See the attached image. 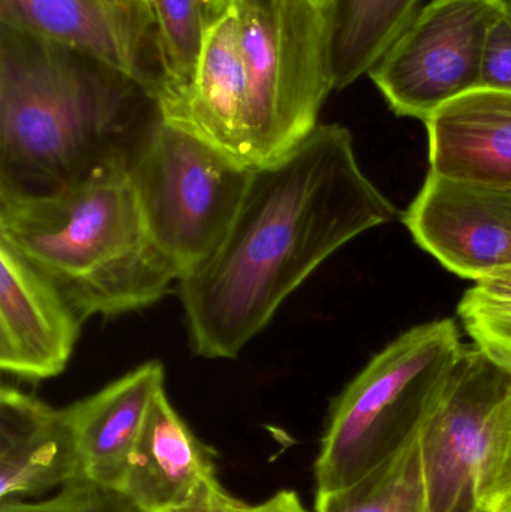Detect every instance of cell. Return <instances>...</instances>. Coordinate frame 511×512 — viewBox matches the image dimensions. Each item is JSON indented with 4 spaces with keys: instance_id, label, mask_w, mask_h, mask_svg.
<instances>
[{
    "instance_id": "28",
    "label": "cell",
    "mask_w": 511,
    "mask_h": 512,
    "mask_svg": "<svg viewBox=\"0 0 511 512\" xmlns=\"http://www.w3.org/2000/svg\"><path fill=\"white\" fill-rule=\"evenodd\" d=\"M204 2H206L207 8H209L210 14L213 17H218L219 14L230 8L234 0H204Z\"/></svg>"
},
{
    "instance_id": "22",
    "label": "cell",
    "mask_w": 511,
    "mask_h": 512,
    "mask_svg": "<svg viewBox=\"0 0 511 512\" xmlns=\"http://www.w3.org/2000/svg\"><path fill=\"white\" fill-rule=\"evenodd\" d=\"M0 512H144L125 493L80 475L45 501H11Z\"/></svg>"
},
{
    "instance_id": "11",
    "label": "cell",
    "mask_w": 511,
    "mask_h": 512,
    "mask_svg": "<svg viewBox=\"0 0 511 512\" xmlns=\"http://www.w3.org/2000/svg\"><path fill=\"white\" fill-rule=\"evenodd\" d=\"M153 102L164 122L254 170L248 135V84L239 26L231 6L213 18L191 84Z\"/></svg>"
},
{
    "instance_id": "17",
    "label": "cell",
    "mask_w": 511,
    "mask_h": 512,
    "mask_svg": "<svg viewBox=\"0 0 511 512\" xmlns=\"http://www.w3.org/2000/svg\"><path fill=\"white\" fill-rule=\"evenodd\" d=\"M420 0H335L327 15L333 89L369 74L419 12Z\"/></svg>"
},
{
    "instance_id": "15",
    "label": "cell",
    "mask_w": 511,
    "mask_h": 512,
    "mask_svg": "<svg viewBox=\"0 0 511 512\" xmlns=\"http://www.w3.org/2000/svg\"><path fill=\"white\" fill-rule=\"evenodd\" d=\"M162 388L164 366L149 361L65 408L84 477L119 489L153 397Z\"/></svg>"
},
{
    "instance_id": "7",
    "label": "cell",
    "mask_w": 511,
    "mask_h": 512,
    "mask_svg": "<svg viewBox=\"0 0 511 512\" xmlns=\"http://www.w3.org/2000/svg\"><path fill=\"white\" fill-rule=\"evenodd\" d=\"M501 0H431L369 71L399 117L423 123L447 102L482 87L486 33Z\"/></svg>"
},
{
    "instance_id": "26",
    "label": "cell",
    "mask_w": 511,
    "mask_h": 512,
    "mask_svg": "<svg viewBox=\"0 0 511 512\" xmlns=\"http://www.w3.org/2000/svg\"><path fill=\"white\" fill-rule=\"evenodd\" d=\"M245 512H309L303 507L302 501L299 496L294 492H288V490H282L278 495L270 498L269 501L264 504L249 505L248 510Z\"/></svg>"
},
{
    "instance_id": "18",
    "label": "cell",
    "mask_w": 511,
    "mask_h": 512,
    "mask_svg": "<svg viewBox=\"0 0 511 512\" xmlns=\"http://www.w3.org/2000/svg\"><path fill=\"white\" fill-rule=\"evenodd\" d=\"M315 512H431L419 427L359 480L317 493Z\"/></svg>"
},
{
    "instance_id": "10",
    "label": "cell",
    "mask_w": 511,
    "mask_h": 512,
    "mask_svg": "<svg viewBox=\"0 0 511 512\" xmlns=\"http://www.w3.org/2000/svg\"><path fill=\"white\" fill-rule=\"evenodd\" d=\"M83 319L59 289L0 239V369L21 381L56 378L68 366Z\"/></svg>"
},
{
    "instance_id": "1",
    "label": "cell",
    "mask_w": 511,
    "mask_h": 512,
    "mask_svg": "<svg viewBox=\"0 0 511 512\" xmlns=\"http://www.w3.org/2000/svg\"><path fill=\"white\" fill-rule=\"evenodd\" d=\"M395 218L360 168L351 132L318 125L281 161L252 170L227 236L180 280L192 351L239 357L326 259Z\"/></svg>"
},
{
    "instance_id": "14",
    "label": "cell",
    "mask_w": 511,
    "mask_h": 512,
    "mask_svg": "<svg viewBox=\"0 0 511 512\" xmlns=\"http://www.w3.org/2000/svg\"><path fill=\"white\" fill-rule=\"evenodd\" d=\"M213 459L215 453L198 441L162 388L153 397L119 490L144 512L177 510L216 477Z\"/></svg>"
},
{
    "instance_id": "2",
    "label": "cell",
    "mask_w": 511,
    "mask_h": 512,
    "mask_svg": "<svg viewBox=\"0 0 511 512\" xmlns=\"http://www.w3.org/2000/svg\"><path fill=\"white\" fill-rule=\"evenodd\" d=\"M156 117L128 75L0 23V188L48 194L129 167Z\"/></svg>"
},
{
    "instance_id": "19",
    "label": "cell",
    "mask_w": 511,
    "mask_h": 512,
    "mask_svg": "<svg viewBox=\"0 0 511 512\" xmlns=\"http://www.w3.org/2000/svg\"><path fill=\"white\" fill-rule=\"evenodd\" d=\"M155 20L159 77L152 101L185 89L194 80L212 24L204 0H150Z\"/></svg>"
},
{
    "instance_id": "5",
    "label": "cell",
    "mask_w": 511,
    "mask_h": 512,
    "mask_svg": "<svg viewBox=\"0 0 511 512\" xmlns=\"http://www.w3.org/2000/svg\"><path fill=\"white\" fill-rule=\"evenodd\" d=\"M248 84L252 167L275 164L318 126L333 89L327 15L314 0H234Z\"/></svg>"
},
{
    "instance_id": "25",
    "label": "cell",
    "mask_w": 511,
    "mask_h": 512,
    "mask_svg": "<svg viewBox=\"0 0 511 512\" xmlns=\"http://www.w3.org/2000/svg\"><path fill=\"white\" fill-rule=\"evenodd\" d=\"M249 505L233 498L215 478L207 480L191 502L170 512H245Z\"/></svg>"
},
{
    "instance_id": "29",
    "label": "cell",
    "mask_w": 511,
    "mask_h": 512,
    "mask_svg": "<svg viewBox=\"0 0 511 512\" xmlns=\"http://www.w3.org/2000/svg\"><path fill=\"white\" fill-rule=\"evenodd\" d=\"M315 3H317L318 6H320L321 9H324V11H329L330 6L333 5V2L335 0H314Z\"/></svg>"
},
{
    "instance_id": "13",
    "label": "cell",
    "mask_w": 511,
    "mask_h": 512,
    "mask_svg": "<svg viewBox=\"0 0 511 512\" xmlns=\"http://www.w3.org/2000/svg\"><path fill=\"white\" fill-rule=\"evenodd\" d=\"M432 173L511 191V92L471 90L425 122Z\"/></svg>"
},
{
    "instance_id": "23",
    "label": "cell",
    "mask_w": 511,
    "mask_h": 512,
    "mask_svg": "<svg viewBox=\"0 0 511 512\" xmlns=\"http://www.w3.org/2000/svg\"><path fill=\"white\" fill-rule=\"evenodd\" d=\"M113 20L125 41L129 53L137 62L147 81V95L152 99L155 90V69L150 65V54L158 60L156 51L155 20L150 0H98Z\"/></svg>"
},
{
    "instance_id": "27",
    "label": "cell",
    "mask_w": 511,
    "mask_h": 512,
    "mask_svg": "<svg viewBox=\"0 0 511 512\" xmlns=\"http://www.w3.org/2000/svg\"><path fill=\"white\" fill-rule=\"evenodd\" d=\"M474 288L491 297L511 300V270L480 280Z\"/></svg>"
},
{
    "instance_id": "6",
    "label": "cell",
    "mask_w": 511,
    "mask_h": 512,
    "mask_svg": "<svg viewBox=\"0 0 511 512\" xmlns=\"http://www.w3.org/2000/svg\"><path fill=\"white\" fill-rule=\"evenodd\" d=\"M129 174L152 239L180 282L227 236L252 170L158 114Z\"/></svg>"
},
{
    "instance_id": "8",
    "label": "cell",
    "mask_w": 511,
    "mask_h": 512,
    "mask_svg": "<svg viewBox=\"0 0 511 512\" xmlns=\"http://www.w3.org/2000/svg\"><path fill=\"white\" fill-rule=\"evenodd\" d=\"M510 391V367L476 343L464 345L419 424L431 512H479L477 466L492 415Z\"/></svg>"
},
{
    "instance_id": "24",
    "label": "cell",
    "mask_w": 511,
    "mask_h": 512,
    "mask_svg": "<svg viewBox=\"0 0 511 512\" xmlns=\"http://www.w3.org/2000/svg\"><path fill=\"white\" fill-rule=\"evenodd\" d=\"M482 87L511 92V0H501L500 8L486 33Z\"/></svg>"
},
{
    "instance_id": "20",
    "label": "cell",
    "mask_w": 511,
    "mask_h": 512,
    "mask_svg": "<svg viewBox=\"0 0 511 512\" xmlns=\"http://www.w3.org/2000/svg\"><path fill=\"white\" fill-rule=\"evenodd\" d=\"M479 512H511V391L492 415L477 466Z\"/></svg>"
},
{
    "instance_id": "21",
    "label": "cell",
    "mask_w": 511,
    "mask_h": 512,
    "mask_svg": "<svg viewBox=\"0 0 511 512\" xmlns=\"http://www.w3.org/2000/svg\"><path fill=\"white\" fill-rule=\"evenodd\" d=\"M458 315L474 343L511 369V300L471 288L459 303Z\"/></svg>"
},
{
    "instance_id": "9",
    "label": "cell",
    "mask_w": 511,
    "mask_h": 512,
    "mask_svg": "<svg viewBox=\"0 0 511 512\" xmlns=\"http://www.w3.org/2000/svg\"><path fill=\"white\" fill-rule=\"evenodd\" d=\"M404 224L417 245L465 279L511 270V191L429 171Z\"/></svg>"
},
{
    "instance_id": "16",
    "label": "cell",
    "mask_w": 511,
    "mask_h": 512,
    "mask_svg": "<svg viewBox=\"0 0 511 512\" xmlns=\"http://www.w3.org/2000/svg\"><path fill=\"white\" fill-rule=\"evenodd\" d=\"M0 23L93 57L147 93L146 77L98 0H0Z\"/></svg>"
},
{
    "instance_id": "12",
    "label": "cell",
    "mask_w": 511,
    "mask_h": 512,
    "mask_svg": "<svg viewBox=\"0 0 511 512\" xmlns=\"http://www.w3.org/2000/svg\"><path fill=\"white\" fill-rule=\"evenodd\" d=\"M80 475V451L65 409L2 385L0 504L62 489Z\"/></svg>"
},
{
    "instance_id": "4",
    "label": "cell",
    "mask_w": 511,
    "mask_h": 512,
    "mask_svg": "<svg viewBox=\"0 0 511 512\" xmlns=\"http://www.w3.org/2000/svg\"><path fill=\"white\" fill-rule=\"evenodd\" d=\"M464 343L453 319L411 328L333 403L315 462L317 493L359 480L419 427L449 381Z\"/></svg>"
},
{
    "instance_id": "3",
    "label": "cell",
    "mask_w": 511,
    "mask_h": 512,
    "mask_svg": "<svg viewBox=\"0 0 511 512\" xmlns=\"http://www.w3.org/2000/svg\"><path fill=\"white\" fill-rule=\"evenodd\" d=\"M0 239L32 262L83 321L152 306L179 282L152 239L128 165L48 194L0 188Z\"/></svg>"
}]
</instances>
